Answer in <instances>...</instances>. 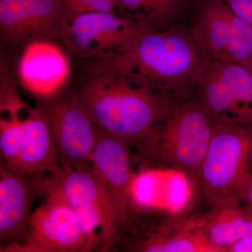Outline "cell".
<instances>
[{
  "mask_svg": "<svg viewBox=\"0 0 252 252\" xmlns=\"http://www.w3.org/2000/svg\"><path fill=\"white\" fill-rule=\"evenodd\" d=\"M81 61L82 75L74 88L79 102L99 129L129 147L145 139L177 102L104 61Z\"/></svg>",
  "mask_w": 252,
  "mask_h": 252,
  "instance_id": "cell-1",
  "label": "cell"
},
{
  "mask_svg": "<svg viewBox=\"0 0 252 252\" xmlns=\"http://www.w3.org/2000/svg\"><path fill=\"white\" fill-rule=\"evenodd\" d=\"M207 60L189 30L172 25L142 28L125 49L104 62L140 84L170 93L178 102L193 97Z\"/></svg>",
  "mask_w": 252,
  "mask_h": 252,
  "instance_id": "cell-2",
  "label": "cell"
},
{
  "mask_svg": "<svg viewBox=\"0 0 252 252\" xmlns=\"http://www.w3.org/2000/svg\"><path fill=\"white\" fill-rule=\"evenodd\" d=\"M214 122L195 97L176 102L166 117L135 146L137 155L188 176L196 183Z\"/></svg>",
  "mask_w": 252,
  "mask_h": 252,
  "instance_id": "cell-3",
  "label": "cell"
},
{
  "mask_svg": "<svg viewBox=\"0 0 252 252\" xmlns=\"http://www.w3.org/2000/svg\"><path fill=\"white\" fill-rule=\"evenodd\" d=\"M252 175V124L215 122L198 185L212 208L241 203Z\"/></svg>",
  "mask_w": 252,
  "mask_h": 252,
  "instance_id": "cell-4",
  "label": "cell"
},
{
  "mask_svg": "<svg viewBox=\"0 0 252 252\" xmlns=\"http://www.w3.org/2000/svg\"><path fill=\"white\" fill-rule=\"evenodd\" d=\"M41 193H59L75 212L86 233L99 244L101 252L120 243L123 232L112 198L92 165L85 170L63 169L56 175L36 176Z\"/></svg>",
  "mask_w": 252,
  "mask_h": 252,
  "instance_id": "cell-5",
  "label": "cell"
},
{
  "mask_svg": "<svg viewBox=\"0 0 252 252\" xmlns=\"http://www.w3.org/2000/svg\"><path fill=\"white\" fill-rule=\"evenodd\" d=\"M193 96L213 122L252 124V72L245 64L208 59Z\"/></svg>",
  "mask_w": 252,
  "mask_h": 252,
  "instance_id": "cell-6",
  "label": "cell"
},
{
  "mask_svg": "<svg viewBox=\"0 0 252 252\" xmlns=\"http://www.w3.org/2000/svg\"><path fill=\"white\" fill-rule=\"evenodd\" d=\"M42 193L45 200L32 213L23 243L1 247L0 251L83 252L93 251L98 246L61 195L52 191Z\"/></svg>",
  "mask_w": 252,
  "mask_h": 252,
  "instance_id": "cell-7",
  "label": "cell"
},
{
  "mask_svg": "<svg viewBox=\"0 0 252 252\" xmlns=\"http://www.w3.org/2000/svg\"><path fill=\"white\" fill-rule=\"evenodd\" d=\"M36 107L49 123L63 169L91 167L97 126L79 102L74 88L52 98L40 99Z\"/></svg>",
  "mask_w": 252,
  "mask_h": 252,
  "instance_id": "cell-8",
  "label": "cell"
},
{
  "mask_svg": "<svg viewBox=\"0 0 252 252\" xmlns=\"http://www.w3.org/2000/svg\"><path fill=\"white\" fill-rule=\"evenodd\" d=\"M189 31L208 59L252 64V28L223 0H200Z\"/></svg>",
  "mask_w": 252,
  "mask_h": 252,
  "instance_id": "cell-9",
  "label": "cell"
},
{
  "mask_svg": "<svg viewBox=\"0 0 252 252\" xmlns=\"http://www.w3.org/2000/svg\"><path fill=\"white\" fill-rule=\"evenodd\" d=\"M72 21L63 0H0V41L6 51L61 40Z\"/></svg>",
  "mask_w": 252,
  "mask_h": 252,
  "instance_id": "cell-10",
  "label": "cell"
},
{
  "mask_svg": "<svg viewBox=\"0 0 252 252\" xmlns=\"http://www.w3.org/2000/svg\"><path fill=\"white\" fill-rule=\"evenodd\" d=\"M142 28L118 14L85 13L73 18L61 41L79 61H108L125 49Z\"/></svg>",
  "mask_w": 252,
  "mask_h": 252,
  "instance_id": "cell-11",
  "label": "cell"
},
{
  "mask_svg": "<svg viewBox=\"0 0 252 252\" xmlns=\"http://www.w3.org/2000/svg\"><path fill=\"white\" fill-rule=\"evenodd\" d=\"M130 147L97 127L92 166L104 182L112 198L123 232V238L133 223L136 207ZM122 238V239H123Z\"/></svg>",
  "mask_w": 252,
  "mask_h": 252,
  "instance_id": "cell-12",
  "label": "cell"
},
{
  "mask_svg": "<svg viewBox=\"0 0 252 252\" xmlns=\"http://www.w3.org/2000/svg\"><path fill=\"white\" fill-rule=\"evenodd\" d=\"M21 52L18 77L25 89L39 100L52 98L64 90L70 75V63L56 41L30 43Z\"/></svg>",
  "mask_w": 252,
  "mask_h": 252,
  "instance_id": "cell-13",
  "label": "cell"
},
{
  "mask_svg": "<svg viewBox=\"0 0 252 252\" xmlns=\"http://www.w3.org/2000/svg\"><path fill=\"white\" fill-rule=\"evenodd\" d=\"M127 249L139 252H217L194 228L190 217H172L132 224Z\"/></svg>",
  "mask_w": 252,
  "mask_h": 252,
  "instance_id": "cell-14",
  "label": "cell"
},
{
  "mask_svg": "<svg viewBox=\"0 0 252 252\" xmlns=\"http://www.w3.org/2000/svg\"><path fill=\"white\" fill-rule=\"evenodd\" d=\"M31 175L0 166V240L1 247L20 245L27 233L32 215L33 183Z\"/></svg>",
  "mask_w": 252,
  "mask_h": 252,
  "instance_id": "cell-15",
  "label": "cell"
},
{
  "mask_svg": "<svg viewBox=\"0 0 252 252\" xmlns=\"http://www.w3.org/2000/svg\"><path fill=\"white\" fill-rule=\"evenodd\" d=\"M63 170L52 131L40 109L22 119L21 146L15 171L31 176L56 175Z\"/></svg>",
  "mask_w": 252,
  "mask_h": 252,
  "instance_id": "cell-16",
  "label": "cell"
},
{
  "mask_svg": "<svg viewBox=\"0 0 252 252\" xmlns=\"http://www.w3.org/2000/svg\"><path fill=\"white\" fill-rule=\"evenodd\" d=\"M193 226L217 252H227L233 244L252 235V210L241 203L220 205L190 217Z\"/></svg>",
  "mask_w": 252,
  "mask_h": 252,
  "instance_id": "cell-17",
  "label": "cell"
},
{
  "mask_svg": "<svg viewBox=\"0 0 252 252\" xmlns=\"http://www.w3.org/2000/svg\"><path fill=\"white\" fill-rule=\"evenodd\" d=\"M187 0H117V14L140 27L164 29L172 25Z\"/></svg>",
  "mask_w": 252,
  "mask_h": 252,
  "instance_id": "cell-18",
  "label": "cell"
},
{
  "mask_svg": "<svg viewBox=\"0 0 252 252\" xmlns=\"http://www.w3.org/2000/svg\"><path fill=\"white\" fill-rule=\"evenodd\" d=\"M21 114H6V117H1L0 121L1 162L13 170L16 167L21 146Z\"/></svg>",
  "mask_w": 252,
  "mask_h": 252,
  "instance_id": "cell-19",
  "label": "cell"
},
{
  "mask_svg": "<svg viewBox=\"0 0 252 252\" xmlns=\"http://www.w3.org/2000/svg\"><path fill=\"white\" fill-rule=\"evenodd\" d=\"M72 20L79 14L104 12L117 14V0H63Z\"/></svg>",
  "mask_w": 252,
  "mask_h": 252,
  "instance_id": "cell-20",
  "label": "cell"
},
{
  "mask_svg": "<svg viewBox=\"0 0 252 252\" xmlns=\"http://www.w3.org/2000/svg\"><path fill=\"white\" fill-rule=\"evenodd\" d=\"M231 11L252 28V0H223Z\"/></svg>",
  "mask_w": 252,
  "mask_h": 252,
  "instance_id": "cell-21",
  "label": "cell"
},
{
  "mask_svg": "<svg viewBox=\"0 0 252 252\" xmlns=\"http://www.w3.org/2000/svg\"><path fill=\"white\" fill-rule=\"evenodd\" d=\"M228 252H252V235L238 240L228 250Z\"/></svg>",
  "mask_w": 252,
  "mask_h": 252,
  "instance_id": "cell-22",
  "label": "cell"
},
{
  "mask_svg": "<svg viewBox=\"0 0 252 252\" xmlns=\"http://www.w3.org/2000/svg\"><path fill=\"white\" fill-rule=\"evenodd\" d=\"M243 203L252 210V175L248 185L245 188V191L242 198L241 203Z\"/></svg>",
  "mask_w": 252,
  "mask_h": 252,
  "instance_id": "cell-23",
  "label": "cell"
},
{
  "mask_svg": "<svg viewBox=\"0 0 252 252\" xmlns=\"http://www.w3.org/2000/svg\"><path fill=\"white\" fill-rule=\"evenodd\" d=\"M246 66H247V67H249V69H250V70H251V72H252V64H249V65H246Z\"/></svg>",
  "mask_w": 252,
  "mask_h": 252,
  "instance_id": "cell-24",
  "label": "cell"
}]
</instances>
